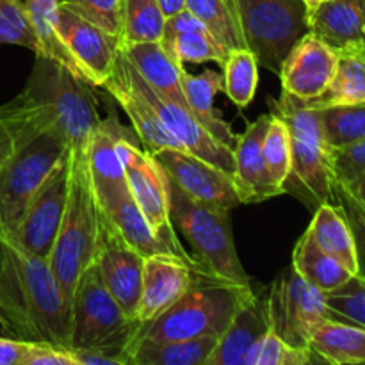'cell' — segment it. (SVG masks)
<instances>
[{
    "mask_svg": "<svg viewBox=\"0 0 365 365\" xmlns=\"http://www.w3.org/2000/svg\"><path fill=\"white\" fill-rule=\"evenodd\" d=\"M269 330L266 296L255 294L246 299L225 334L207 365H253L257 349Z\"/></svg>",
    "mask_w": 365,
    "mask_h": 365,
    "instance_id": "21",
    "label": "cell"
},
{
    "mask_svg": "<svg viewBox=\"0 0 365 365\" xmlns=\"http://www.w3.org/2000/svg\"><path fill=\"white\" fill-rule=\"evenodd\" d=\"M24 89L48 107L70 155L88 152L89 141L102 121L95 86L71 73L63 64L36 56Z\"/></svg>",
    "mask_w": 365,
    "mask_h": 365,
    "instance_id": "3",
    "label": "cell"
},
{
    "mask_svg": "<svg viewBox=\"0 0 365 365\" xmlns=\"http://www.w3.org/2000/svg\"><path fill=\"white\" fill-rule=\"evenodd\" d=\"M116 68L127 84L152 107L153 113L160 120V123L177 138L182 148L191 152L192 155L200 157V159L207 160V163L214 164V166L221 168V170L232 173L234 171V152L223 143L217 141L205 127L198 121V118L189 110L187 106L184 103L173 102V100L166 98V96L159 95L141 75L135 71L127 61V57L121 52H118L116 57Z\"/></svg>",
    "mask_w": 365,
    "mask_h": 365,
    "instance_id": "11",
    "label": "cell"
},
{
    "mask_svg": "<svg viewBox=\"0 0 365 365\" xmlns=\"http://www.w3.org/2000/svg\"><path fill=\"white\" fill-rule=\"evenodd\" d=\"M317 362L334 365L365 364V328L346 321L327 319L312 331L309 344Z\"/></svg>",
    "mask_w": 365,
    "mask_h": 365,
    "instance_id": "29",
    "label": "cell"
},
{
    "mask_svg": "<svg viewBox=\"0 0 365 365\" xmlns=\"http://www.w3.org/2000/svg\"><path fill=\"white\" fill-rule=\"evenodd\" d=\"M120 52L159 95L187 106L180 82L184 64L175 61L163 43H121Z\"/></svg>",
    "mask_w": 365,
    "mask_h": 365,
    "instance_id": "26",
    "label": "cell"
},
{
    "mask_svg": "<svg viewBox=\"0 0 365 365\" xmlns=\"http://www.w3.org/2000/svg\"><path fill=\"white\" fill-rule=\"evenodd\" d=\"M170 216L209 273L234 284H253L235 250L230 210L195 202L170 180Z\"/></svg>",
    "mask_w": 365,
    "mask_h": 365,
    "instance_id": "4",
    "label": "cell"
},
{
    "mask_svg": "<svg viewBox=\"0 0 365 365\" xmlns=\"http://www.w3.org/2000/svg\"><path fill=\"white\" fill-rule=\"evenodd\" d=\"M324 139L331 150L342 148L365 138V103L317 109Z\"/></svg>",
    "mask_w": 365,
    "mask_h": 365,
    "instance_id": "38",
    "label": "cell"
},
{
    "mask_svg": "<svg viewBox=\"0 0 365 365\" xmlns=\"http://www.w3.org/2000/svg\"><path fill=\"white\" fill-rule=\"evenodd\" d=\"M168 52L173 56L175 61L180 64L185 63H207L214 61L217 64H223L227 57V50L220 45L216 38L207 31L205 27L198 31L185 32V34L177 36L171 41V45L164 46Z\"/></svg>",
    "mask_w": 365,
    "mask_h": 365,
    "instance_id": "41",
    "label": "cell"
},
{
    "mask_svg": "<svg viewBox=\"0 0 365 365\" xmlns=\"http://www.w3.org/2000/svg\"><path fill=\"white\" fill-rule=\"evenodd\" d=\"M95 264L110 294L121 307L125 316L138 319V307L141 299L143 269L145 257L132 250L121 239L106 212H100L98 246ZM139 321V319H138Z\"/></svg>",
    "mask_w": 365,
    "mask_h": 365,
    "instance_id": "14",
    "label": "cell"
},
{
    "mask_svg": "<svg viewBox=\"0 0 365 365\" xmlns=\"http://www.w3.org/2000/svg\"><path fill=\"white\" fill-rule=\"evenodd\" d=\"M237 14L246 48L259 66L280 73L292 46L310 32L309 9L303 0H230Z\"/></svg>",
    "mask_w": 365,
    "mask_h": 365,
    "instance_id": "7",
    "label": "cell"
},
{
    "mask_svg": "<svg viewBox=\"0 0 365 365\" xmlns=\"http://www.w3.org/2000/svg\"><path fill=\"white\" fill-rule=\"evenodd\" d=\"M223 89L237 107L250 106L259 84V61L248 48H235L223 61Z\"/></svg>",
    "mask_w": 365,
    "mask_h": 365,
    "instance_id": "36",
    "label": "cell"
},
{
    "mask_svg": "<svg viewBox=\"0 0 365 365\" xmlns=\"http://www.w3.org/2000/svg\"><path fill=\"white\" fill-rule=\"evenodd\" d=\"M217 337L180 339L166 342H135L128 365H207Z\"/></svg>",
    "mask_w": 365,
    "mask_h": 365,
    "instance_id": "32",
    "label": "cell"
},
{
    "mask_svg": "<svg viewBox=\"0 0 365 365\" xmlns=\"http://www.w3.org/2000/svg\"><path fill=\"white\" fill-rule=\"evenodd\" d=\"M314 362H317V359L310 349L287 344L269 328L257 349L253 365H309Z\"/></svg>",
    "mask_w": 365,
    "mask_h": 365,
    "instance_id": "45",
    "label": "cell"
},
{
    "mask_svg": "<svg viewBox=\"0 0 365 365\" xmlns=\"http://www.w3.org/2000/svg\"><path fill=\"white\" fill-rule=\"evenodd\" d=\"M335 182L349 185L365 175V138L331 152Z\"/></svg>",
    "mask_w": 365,
    "mask_h": 365,
    "instance_id": "46",
    "label": "cell"
},
{
    "mask_svg": "<svg viewBox=\"0 0 365 365\" xmlns=\"http://www.w3.org/2000/svg\"><path fill=\"white\" fill-rule=\"evenodd\" d=\"M68 153L57 128H46L0 166V232L11 237L25 209Z\"/></svg>",
    "mask_w": 365,
    "mask_h": 365,
    "instance_id": "8",
    "label": "cell"
},
{
    "mask_svg": "<svg viewBox=\"0 0 365 365\" xmlns=\"http://www.w3.org/2000/svg\"><path fill=\"white\" fill-rule=\"evenodd\" d=\"M61 6L68 7L84 20L116 36L121 41V25H123V0H63Z\"/></svg>",
    "mask_w": 365,
    "mask_h": 365,
    "instance_id": "43",
    "label": "cell"
},
{
    "mask_svg": "<svg viewBox=\"0 0 365 365\" xmlns=\"http://www.w3.org/2000/svg\"><path fill=\"white\" fill-rule=\"evenodd\" d=\"M334 203L341 207L342 214L351 227L356 248V264H359L356 277L365 280V205L348 185L341 182L334 184Z\"/></svg>",
    "mask_w": 365,
    "mask_h": 365,
    "instance_id": "44",
    "label": "cell"
},
{
    "mask_svg": "<svg viewBox=\"0 0 365 365\" xmlns=\"http://www.w3.org/2000/svg\"><path fill=\"white\" fill-rule=\"evenodd\" d=\"M100 209H102V207H100ZM102 210L106 212V216L109 217L110 223L114 225V228H116L118 234L121 235V239H123L132 250H135L139 255L145 257V259L152 255H173L182 259L184 262H187L189 266L209 273L191 253L185 252L182 242L178 241L177 234H157V232L150 227L146 217L143 216L139 207L135 205V202L132 200L130 192L123 195L120 200H116L113 205Z\"/></svg>",
    "mask_w": 365,
    "mask_h": 365,
    "instance_id": "22",
    "label": "cell"
},
{
    "mask_svg": "<svg viewBox=\"0 0 365 365\" xmlns=\"http://www.w3.org/2000/svg\"><path fill=\"white\" fill-rule=\"evenodd\" d=\"M59 2L61 0H25L32 27H34L36 36H38L39 48H41L39 56H45L48 59L56 61V63L63 64L71 73L84 78L81 66L77 64L75 57L71 56L70 48L64 45L63 38L59 34V29H57Z\"/></svg>",
    "mask_w": 365,
    "mask_h": 365,
    "instance_id": "34",
    "label": "cell"
},
{
    "mask_svg": "<svg viewBox=\"0 0 365 365\" xmlns=\"http://www.w3.org/2000/svg\"><path fill=\"white\" fill-rule=\"evenodd\" d=\"M327 305L331 310V319L365 328V280L356 274L351 277L337 291L328 292Z\"/></svg>",
    "mask_w": 365,
    "mask_h": 365,
    "instance_id": "42",
    "label": "cell"
},
{
    "mask_svg": "<svg viewBox=\"0 0 365 365\" xmlns=\"http://www.w3.org/2000/svg\"><path fill=\"white\" fill-rule=\"evenodd\" d=\"M292 267L309 284L323 291L324 294L337 291L355 274L349 273L339 260L328 255L316 245L309 230L302 235L292 253Z\"/></svg>",
    "mask_w": 365,
    "mask_h": 365,
    "instance_id": "33",
    "label": "cell"
},
{
    "mask_svg": "<svg viewBox=\"0 0 365 365\" xmlns=\"http://www.w3.org/2000/svg\"><path fill=\"white\" fill-rule=\"evenodd\" d=\"M29 341L0 337V365H20Z\"/></svg>",
    "mask_w": 365,
    "mask_h": 365,
    "instance_id": "48",
    "label": "cell"
},
{
    "mask_svg": "<svg viewBox=\"0 0 365 365\" xmlns=\"http://www.w3.org/2000/svg\"><path fill=\"white\" fill-rule=\"evenodd\" d=\"M127 138L139 139L134 128L121 125L116 109L107 106V116L100 121L88 146L89 173H91L96 200L102 209L110 207L128 192L123 163L118 152V143Z\"/></svg>",
    "mask_w": 365,
    "mask_h": 365,
    "instance_id": "16",
    "label": "cell"
},
{
    "mask_svg": "<svg viewBox=\"0 0 365 365\" xmlns=\"http://www.w3.org/2000/svg\"><path fill=\"white\" fill-rule=\"evenodd\" d=\"M157 2H159L164 16L168 18V16H173V14L180 13V11H184L187 0H157Z\"/></svg>",
    "mask_w": 365,
    "mask_h": 365,
    "instance_id": "49",
    "label": "cell"
},
{
    "mask_svg": "<svg viewBox=\"0 0 365 365\" xmlns=\"http://www.w3.org/2000/svg\"><path fill=\"white\" fill-rule=\"evenodd\" d=\"M348 187L351 189L353 192H355L356 198H359L360 202H362L365 205V175H364V177H360L356 182H353V184H349Z\"/></svg>",
    "mask_w": 365,
    "mask_h": 365,
    "instance_id": "50",
    "label": "cell"
},
{
    "mask_svg": "<svg viewBox=\"0 0 365 365\" xmlns=\"http://www.w3.org/2000/svg\"><path fill=\"white\" fill-rule=\"evenodd\" d=\"M0 45H20L39 56L38 36L21 0H0Z\"/></svg>",
    "mask_w": 365,
    "mask_h": 365,
    "instance_id": "40",
    "label": "cell"
},
{
    "mask_svg": "<svg viewBox=\"0 0 365 365\" xmlns=\"http://www.w3.org/2000/svg\"><path fill=\"white\" fill-rule=\"evenodd\" d=\"M0 328L7 337L38 341L25 312L20 271L9 239L0 232Z\"/></svg>",
    "mask_w": 365,
    "mask_h": 365,
    "instance_id": "28",
    "label": "cell"
},
{
    "mask_svg": "<svg viewBox=\"0 0 365 365\" xmlns=\"http://www.w3.org/2000/svg\"><path fill=\"white\" fill-rule=\"evenodd\" d=\"M57 29L64 45L70 48L71 56L81 66L86 81L95 88H102L114 70L121 45L120 38L107 34L91 21L61 6V2Z\"/></svg>",
    "mask_w": 365,
    "mask_h": 365,
    "instance_id": "17",
    "label": "cell"
},
{
    "mask_svg": "<svg viewBox=\"0 0 365 365\" xmlns=\"http://www.w3.org/2000/svg\"><path fill=\"white\" fill-rule=\"evenodd\" d=\"M337 63V50L309 32L292 46L289 56L282 63L278 73L282 81V91L299 100L317 98L327 91Z\"/></svg>",
    "mask_w": 365,
    "mask_h": 365,
    "instance_id": "18",
    "label": "cell"
},
{
    "mask_svg": "<svg viewBox=\"0 0 365 365\" xmlns=\"http://www.w3.org/2000/svg\"><path fill=\"white\" fill-rule=\"evenodd\" d=\"M321 2H323V0H303V4H305L307 9H309V14L312 13V11H316L317 7L321 6Z\"/></svg>",
    "mask_w": 365,
    "mask_h": 365,
    "instance_id": "51",
    "label": "cell"
},
{
    "mask_svg": "<svg viewBox=\"0 0 365 365\" xmlns=\"http://www.w3.org/2000/svg\"><path fill=\"white\" fill-rule=\"evenodd\" d=\"M153 157L168 178L195 202L228 210L241 205L234 177L228 171L182 148H164Z\"/></svg>",
    "mask_w": 365,
    "mask_h": 365,
    "instance_id": "15",
    "label": "cell"
},
{
    "mask_svg": "<svg viewBox=\"0 0 365 365\" xmlns=\"http://www.w3.org/2000/svg\"><path fill=\"white\" fill-rule=\"evenodd\" d=\"M139 321L125 316L95 262L82 273L71 298L70 349L121 348L130 356ZM128 364V360H127Z\"/></svg>",
    "mask_w": 365,
    "mask_h": 365,
    "instance_id": "6",
    "label": "cell"
},
{
    "mask_svg": "<svg viewBox=\"0 0 365 365\" xmlns=\"http://www.w3.org/2000/svg\"><path fill=\"white\" fill-rule=\"evenodd\" d=\"M307 230L323 252L339 260L351 274L359 273L351 227L337 203L317 205Z\"/></svg>",
    "mask_w": 365,
    "mask_h": 365,
    "instance_id": "30",
    "label": "cell"
},
{
    "mask_svg": "<svg viewBox=\"0 0 365 365\" xmlns=\"http://www.w3.org/2000/svg\"><path fill=\"white\" fill-rule=\"evenodd\" d=\"M70 191L63 223L48 257L50 267L68 299L73 298L78 278L95 262L100 230V203L93 187L88 152L70 155Z\"/></svg>",
    "mask_w": 365,
    "mask_h": 365,
    "instance_id": "2",
    "label": "cell"
},
{
    "mask_svg": "<svg viewBox=\"0 0 365 365\" xmlns=\"http://www.w3.org/2000/svg\"><path fill=\"white\" fill-rule=\"evenodd\" d=\"M309 107L323 109L334 106L365 103V50L339 52V63L327 91L314 100H303Z\"/></svg>",
    "mask_w": 365,
    "mask_h": 365,
    "instance_id": "31",
    "label": "cell"
},
{
    "mask_svg": "<svg viewBox=\"0 0 365 365\" xmlns=\"http://www.w3.org/2000/svg\"><path fill=\"white\" fill-rule=\"evenodd\" d=\"M13 250L20 271L25 312L36 339L70 349L71 303L64 296L48 259L21 252L14 245Z\"/></svg>",
    "mask_w": 365,
    "mask_h": 365,
    "instance_id": "9",
    "label": "cell"
},
{
    "mask_svg": "<svg viewBox=\"0 0 365 365\" xmlns=\"http://www.w3.org/2000/svg\"><path fill=\"white\" fill-rule=\"evenodd\" d=\"M266 302L269 328L294 348L310 349V337L317 324L331 319L327 294L309 284L292 264L273 282Z\"/></svg>",
    "mask_w": 365,
    "mask_h": 365,
    "instance_id": "10",
    "label": "cell"
},
{
    "mask_svg": "<svg viewBox=\"0 0 365 365\" xmlns=\"http://www.w3.org/2000/svg\"><path fill=\"white\" fill-rule=\"evenodd\" d=\"M118 152L123 163L128 192L150 227L157 234H177L170 216V178L155 157L139 148V139L135 138L121 139Z\"/></svg>",
    "mask_w": 365,
    "mask_h": 365,
    "instance_id": "13",
    "label": "cell"
},
{
    "mask_svg": "<svg viewBox=\"0 0 365 365\" xmlns=\"http://www.w3.org/2000/svg\"><path fill=\"white\" fill-rule=\"evenodd\" d=\"M269 121L271 113L262 114L248 123L246 130L237 138L232 177L241 203H260L285 192L273 182L264 159L262 141Z\"/></svg>",
    "mask_w": 365,
    "mask_h": 365,
    "instance_id": "20",
    "label": "cell"
},
{
    "mask_svg": "<svg viewBox=\"0 0 365 365\" xmlns=\"http://www.w3.org/2000/svg\"><path fill=\"white\" fill-rule=\"evenodd\" d=\"M310 32L337 52L362 48L365 0H323L309 14Z\"/></svg>",
    "mask_w": 365,
    "mask_h": 365,
    "instance_id": "23",
    "label": "cell"
},
{
    "mask_svg": "<svg viewBox=\"0 0 365 365\" xmlns=\"http://www.w3.org/2000/svg\"><path fill=\"white\" fill-rule=\"evenodd\" d=\"M264 159H266L267 171L274 184L285 191L289 177H291V134L289 128L280 118L271 114V121L264 134L262 141Z\"/></svg>",
    "mask_w": 365,
    "mask_h": 365,
    "instance_id": "39",
    "label": "cell"
},
{
    "mask_svg": "<svg viewBox=\"0 0 365 365\" xmlns=\"http://www.w3.org/2000/svg\"><path fill=\"white\" fill-rule=\"evenodd\" d=\"M180 82L189 110L198 118L200 123L217 141L223 143L234 152L239 135L232 130L230 123H227L214 109V98L223 89V75L214 70H205L200 75H191L189 71H185V68H182Z\"/></svg>",
    "mask_w": 365,
    "mask_h": 365,
    "instance_id": "27",
    "label": "cell"
},
{
    "mask_svg": "<svg viewBox=\"0 0 365 365\" xmlns=\"http://www.w3.org/2000/svg\"><path fill=\"white\" fill-rule=\"evenodd\" d=\"M20 365H77V360L70 349L48 342L29 341Z\"/></svg>",
    "mask_w": 365,
    "mask_h": 365,
    "instance_id": "47",
    "label": "cell"
},
{
    "mask_svg": "<svg viewBox=\"0 0 365 365\" xmlns=\"http://www.w3.org/2000/svg\"><path fill=\"white\" fill-rule=\"evenodd\" d=\"M70 191V159L68 153L57 164L45 184L25 209L20 223L9 239L16 248L31 255L48 259L56 245Z\"/></svg>",
    "mask_w": 365,
    "mask_h": 365,
    "instance_id": "12",
    "label": "cell"
},
{
    "mask_svg": "<svg viewBox=\"0 0 365 365\" xmlns=\"http://www.w3.org/2000/svg\"><path fill=\"white\" fill-rule=\"evenodd\" d=\"M362 46H364V50H365V41H364V45H362Z\"/></svg>",
    "mask_w": 365,
    "mask_h": 365,
    "instance_id": "52",
    "label": "cell"
},
{
    "mask_svg": "<svg viewBox=\"0 0 365 365\" xmlns=\"http://www.w3.org/2000/svg\"><path fill=\"white\" fill-rule=\"evenodd\" d=\"M185 9L200 18L207 31L220 41L227 52L246 48L245 36L230 0H187Z\"/></svg>",
    "mask_w": 365,
    "mask_h": 365,
    "instance_id": "35",
    "label": "cell"
},
{
    "mask_svg": "<svg viewBox=\"0 0 365 365\" xmlns=\"http://www.w3.org/2000/svg\"><path fill=\"white\" fill-rule=\"evenodd\" d=\"M255 294L253 284L227 282L214 274H198L178 302L153 321L139 323L132 341L166 342L180 339L217 337L225 334L239 307ZM130 348V351H132Z\"/></svg>",
    "mask_w": 365,
    "mask_h": 365,
    "instance_id": "1",
    "label": "cell"
},
{
    "mask_svg": "<svg viewBox=\"0 0 365 365\" xmlns=\"http://www.w3.org/2000/svg\"><path fill=\"white\" fill-rule=\"evenodd\" d=\"M164 24L166 16L157 0H123L121 43L160 41Z\"/></svg>",
    "mask_w": 365,
    "mask_h": 365,
    "instance_id": "37",
    "label": "cell"
},
{
    "mask_svg": "<svg viewBox=\"0 0 365 365\" xmlns=\"http://www.w3.org/2000/svg\"><path fill=\"white\" fill-rule=\"evenodd\" d=\"M269 113L280 118L291 134V177L296 178L309 202L316 207L334 203V150L324 139L317 109L285 91H282L280 98L269 100Z\"/></svg>",
    "mask_w": 365,
    "mask_h": 365,
    "instance_id": "5",
    "label": "cell"
},
{
    "mask_svg": "<svg viewBox=\"0 0 365 365\" xmlns=\"http://www.w3.org/2000/svg\"><path fill=\"white\" fill-rule=\"evenodd\" d=\"M46 128H57L46 106L32 98L25 89L11 102L0 106V166L24 143Z\"/></svg>",
    "mask_w": 365,
    "mask_h": 365,
    "instance_id": "25",
    "label": "cell"
},
{
    "mask_svg": "<svg viewBox=\"0 0 365 365\" xmlns=\"http://www.w3.org/2000/svg\"><path fill=\"white\" fill-rule=\"evenodd\" d=\"M198 274H210L189 266L173 255H152L145 259L141 299L138 307L139 323H148L166 312L182 294L189 291Z\"/></svg>",
    "mask_w": 365,
    "mask_h": 365,
    "instance_id": "19",
    "label": "cell"
},
{
    "mask_svg": "<svg viewBox=\"0 0 365 365\" xmlns=\"http://www.w3.org/2000/svg\"><path fill=\"white\" fill-rule=\"evenodd\" d=\"M102 88L125 110V114L130 120L132 128L138 134L139 143L143 145V150H146V152L153 155V153L160 152L164 148H182L177 138L160 123V120L153 113L152 107L127 84V81L120 73L116 64H114L113 73L102 84Z\"/></svg>",
    "mask_w": 365,
    "mask_h": 365,
    "instance_id": "24",
    "label": "cell"
}]
</instances>
